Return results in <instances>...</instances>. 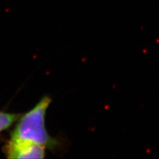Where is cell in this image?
Instances as JSON below:
<instances>
[{
	"label": "cell",
	"mask_w": 159,
	"mask_h": 159,
	"mask_svg": "<svg viewBox=\"0 0 159 159\" xmlns=\"http://www.w3.org/2000/svg\"><path fill=\"white\" fill-rule=\"evenodd\" d=\"M51 102L48 96L43 97L31 110L20 118L11 139L31 141L51 149L56 147L58 141L49 135L45 126L46 113Z\"/></svg>",
	"instance_id": "6da1fadb"
},
{
	"label": "cell",
	"mask_w": 159,
	"mask_h": 159,
	"mask_svg": "<svg viewBox=\"0 0 159 159\" xmlns=\"http://www.w3.org/2000/svg\"><path fill=\"white\" fill-rule=\"evenodd\" d=\"M6 152L9 158H43L45 157V148L26 140L11 139Z\"/></svg>",
	"instance_id": "7a4b0ae2"
},
{
	"label": "cell",
	"mask_w": 159,
	"mask_h": 159,
	"mask_svg": "<svg viewBox=\"0 0 159 159\" xmlns=\"http://www.w3.org/2000/svg\"><path fill=\"white\" fill-rule=\"evenodd\" d=\"M19 114L7 113L0 111V131L9 128L21 117Z\"/></svg>",
	"instance_id": "3957f363"
}]
</instances>
